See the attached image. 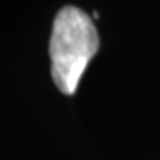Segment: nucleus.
Masks as SVG:
<instances>
[{"mask_svg":"<svg viewBox=\"0 0 160 160\" xmlns=\"http://www.w3.org/2000/svg\"><path fill=\"white\" fill-rule=\"evenodd\" d=\"M100 48L96 27L86 12L66 6L53 20L50 38L52 78L64 94H75L89 61Z\"/></svg>","mask_w":160,"mask_h":160,"instance_id":"nucleus-1","label":"nucleus"}]
</instances>
